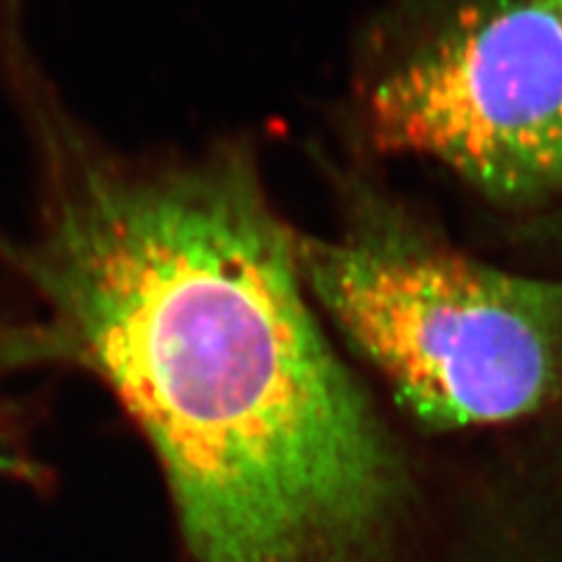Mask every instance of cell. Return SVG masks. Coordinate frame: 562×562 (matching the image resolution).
<instances>
[{"label":"cell","mask_w":562,"mask_h":562,"mask_svg":"<svg viewBox=\"0 0 562 562\" xmlns=\"http://www.w3.org/2000/svg\"><path fill=\"white\" fill-rule=\"evenodd\" d=\"M41 136V225L14 254L41 312L5 357L109 386L198 562L366 551L394 506V454L246 155L136 162L57 117Z\"/></svg>","instance_id":"1"},{"label":"cell","mask_w":562,"mask_h":562,"mask_svg":"<svg viewBox=\"0 0 562 562\" xmlns=\"http://www.w3.org/2000/svg\"><path fill=\"white\" fill-rule=\"evenodd\" d=\"M312 301L431 429L537 413L562 394V281L464 256L394 206L297 237Z\"/></svg>","instance_id":"2"},{"label":"cell","mask_w":562,"mask_h":562,"mask_svg":"<svg viewBox=\"0 0 562 562\" xmlns=\"http://www.w3.org/2000/svg\"><path fill=\"white\" fill-rule=\"evenodd\" d=\"M373 146L419 155L502 204L562 195V0H464L363 94Z\"/></svg>","instance_id":"3"}]
</instances>
